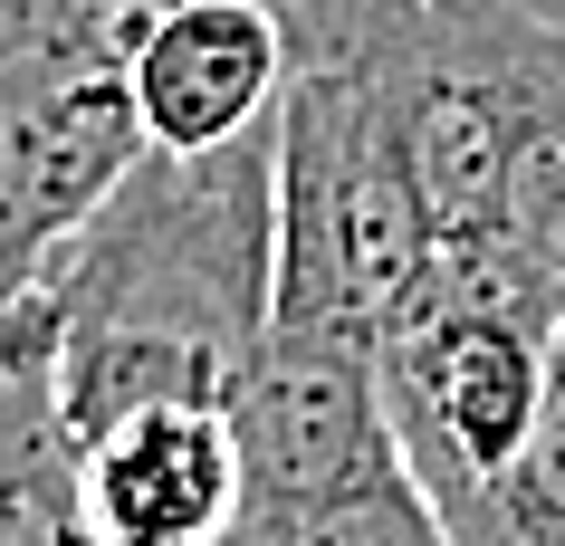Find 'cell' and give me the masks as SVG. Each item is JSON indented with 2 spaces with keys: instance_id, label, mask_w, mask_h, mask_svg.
Returning <instances> with one entry per match:
<instances>
[{
  "instance_id": "4",
  "label": "cell",
  "mask_w": 565,
  "mask_h": 546,
  "mask_svg": "<svg viewBox=\"0 0 565 546\" xmlns=\"http://www.w3.org/2000/svg\"><path fill=\"white\" fill-rule=\"evenodd\" d=\"M163 0H0V307L49 288L87 212L145 163L135 39Z\"/></svg>"
},
{
  "instance_id": "9",
  "label": "cell",
  "mask_w": 565,
  "mask_h": 546,
  "mask_svg": "<svg viewBox=\"0 0 565 546\" xmlns=\"http://www.w3.org/2000/svg\"><path fill=\"white\" fill-rule=\"evenodd\" d=\"M460 546H565V317H556V345H546L536 422L508 451V470L489 480V499L460 527Z\"/></svg>"
},
{
  "instance_id": "10",
  "label": "cell",
  "mask_w": 565,
  "mask_h": 546,
  "mask_svg": "<svg viewBox=\"0 0 565 546\" xmlns=\"http://www.w3.org/2000/svg\"><path fill=\"white\" fill-rule=\"evenodd\" d=\"M508 240L527 249L546 278H565V39L536 58L508 135Z\"/></svg>"
},
{
  "instance_id": "11",
  "label": "cell",
  "mask_w": 565,
  "mask_h": 546,
  "mask_svg": "<svg viewBox=\"0 0 565 546\" xmlns=\"http://www.w3.org/2000/svg\"><path fill=\"white\" fill-rule=\"evenodd\" d=\"M527 10H546V20H565V0H527Z\"/></svg>"
},
{
  "instance_id": "8",
  "label": "cell",
  "mask_w": 565,
  "mask_h": 546,
  "mask_svg": "<svg viewBox=\"0 0 565 546\" xmlns=\"http://www.w3.org/2000/svg\"><path fill=\"white\" fill-rule=\"evenodd\" d=\"M231 546H460V537L422 499V480L393 460V470L335 489V499H307V508H249Z\"/></svg>"
},
{
  "instance_id": "1",
  "label": "cell",
  "mask_w": 565,
  "mask_h": 546,
  "mask_svg": "<svg viewBox=\"0 0 565 546\" xmlns=\"http://www.w3.org/2000/svg\"><path fill=\"white\" fill-rule=\"evenodd\" d=\"M58 431L87 441L135 403H231L278 317V125L211 153L153 144L49 269Z\"/></svg>"
},
{
  "instance_id": "6",
  "label": "cell",
  "mask_w": 565,
  "mask_h": 546,
  "mask_svg": "<svg viewBox=\"0 0 565 546\" xmlns=\"http://www.w3.org/2000/svg\"><path fill=\"white\" fill-rule=\"evenodd\" d=\"M67 460L87 546H231L249 517L231 403H135L87 441H67Z\"/></svg>"
},
{
  "instance_id": "3",
  "label": "cell",
  "mask_w": 565,
  "mask_h": 546,
  "mask_svg": "<svg viewBox=\"0 0 565 546\" xmlns=\"http://www.w3.org/2000/svg\"><path fill=\"white\" fill-rule=\"evenodd\" d=\"M431 249L393 87L345 58H298L278 96V317L384 335Z\"/></svg>"
},
{
  "instance_id": "5",
  "label": "cell",
  "mask_w": 565,
  "mask_h": 546,
  "mask_svg": "<svg viewBox=\"0 0 565 546\" xmlns=\"http://www.w3.org/2000/svg\"><path fill=\"white\" fill-rule=\"evenodd\" d=\"M239 460H249V508H307L335 489L374 480L403 460L384 403V355L355 326H307V317H268L231 384Z\"/></svg>"
},
{
  "instance_id": "2",
  "label": "cell",
  "mask_w": 565,
  "mask_h": 546,
  "mask_svg": "<svg viewBox=\"0 0 565 546\" xmlns=\"http://www.w3.org/2000/svg\"><path fill=\"white\" fill-rule=\"evenodd\" d=\"M556 317H565V278H546L518 240H470V249H431L422 288L374 335L403 470L450 517V537L479 517L489 480L527 441Z\"/></svg>"
},
{
  "instance_id": "7",
  "label": "cell",
  "mask_w": 565,
  "mask_h": 546,
  "mask_svg": "<svg viewBox=\"0 0 565 546\" xmlns=\"http://www.w3.org/2000/svg\"><path fill=\"white\" fill-rule=\"evenodd\" d=\"M298 77V30L278 0H163L135 39V116L145 144L211 153L278 125V96Z\"/></svg>"
}]
</instances>
